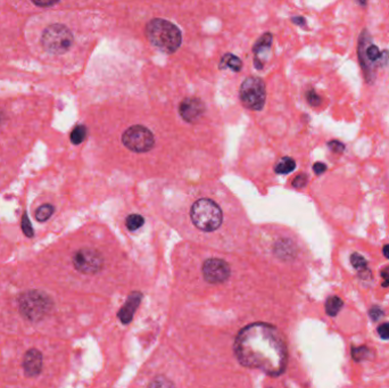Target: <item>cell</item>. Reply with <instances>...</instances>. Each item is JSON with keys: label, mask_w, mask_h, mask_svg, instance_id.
<instances>
[{"label": "cell", "mask_w": 389, "mask_h": 388, "mask_svg": "<svg viewBox=\"0 0 389 388\" xmlns=\"http://www.w3.org/2000/svg\"><path fill=\"white\" fill-rule=\"evenodd\" d=\"M235 354L246 368L262 370L272 377L284 373L288 361L285 338L275 327L256 322L241 329L235 341Z\"/></svg>", "instance_id": "cell-1"}, {"label": "cell", "mask_w": 389, "mask_h": 388, "mask_svg": "<svg viewBox=\"0 0 389 388\" xmlns=\"http://www.w3.org/2000/svg\"><path fill=\"white\" fill-rule=\"evenodd\" d=\"M146 37L158 50L165 53L176 52L182 43V33L172 22L154 19L146 25Z\"/></svg>", "instance_id": "cell-2"}, {"label": "cell", "mask_w": 389, "mask_h": 388, "mask_svg": "<svg viewBox=\"0 0 389 388\" xmlns=\"http://www.w3.org/2000/svg\"><path fill=\"white\" fill-rule=\"evenodd\" d=\"M20 314L30 322H40L53 309L52 298L47 293L31 289L22 293L17 298Z\"/></svg>", "instance_id": "cell-3"}, {"label": "cell", "mask_w": 389, "mask_h": 388, "mask_svg": "<svg viewBox=\"0 0 389 388\" xmlns=\"http://www.w3.org/2000/svg\"><path fill=\"white\" fill-rule=\"evenodd\" d=\"M190 217L196 228L211 233L220 228L223 214L222 209L215 202L208 198H202L192 205Z\"/></svg>", "instance_id": "cell-4"}, {"label": "cell", "mask_w": 389, "mask_h": 388, "mask_svg": "<svg viewBox=\"0 0 389 388\" xmlns=\"http://www.w3.org/2000/svg\"><path fill=\"white\" fill-rule=\"evenodd\" d=\"M74 42L73 33L68 26L51 24L47 26L41 35V46L50 55H63L68 52Z\"/></svg>", "instance_id": "cell-5"}, {"label": "cell", "mask_w": 389, "mask_h": 388, "mask_svg": "<svg viewBox=\"0 0 389 388\" xmlns=\"http://www.w3.org/2000/svg\"><path fill=\"white\" fill-rule=\"evenodd\" d=\"M357 55H359V61L365 81L369 84H372L375 80L377 69L379 68L378 62L381 52L375 44L371 43V35L366 29H363L360 34Z\"/></svg>", "instance_id": "cell-6"}, {"label": "cell", "mask_w": 389, "mask_h": 388, "mask_svg": "<svg viewBox=\"0 0 389 388\" xmlns=\"http://www.w3.org/2000/svg\"><path fill=\"white\" fill-rule=\"evenodd\" d=\"M239 98L246 108L261 110L264 107L266 99L264 81L258 77L246 78L239 88Z\"/></svg>", "instance_id": "cell-7"}, {"label": "cell", "mask_w": 389, "mask_h": 388, "mask_svg": "<svg viewBox=\"0 0 389 388\" xmlns=\"http://www.w3.org/2000/svg\"><path fill=\"white\" fill-rule=\"evenodd\" d=\"M122 142L128 149L136 153H146L153 148L155 138L149 129L144 126H133L122 135Z\"/></svg>", "instance_id": "cell-8"}, {"label": "cell", "mask_w": 389, "mask_h": 388, "mask_svg": "<svg viewBox=\"0 0 389 388\" xmlns=\"http://www.w3.org/2000/svg\"><path fill=\"white\" fill-rule=\"evenodd\" d=\"M74 269L83 274H95L104 265L101 254L92 248H81L74 253L72 257Z\"/></svg>", "instance_id": "cell-9"}, {"label": "cell", "mask_w": 389, "mask_h": 388, "mask_svg": "<svg viewBox=\"0 0 389 388\" xmlns=\"http://www.w3.org/2000/svg\"><path fill=\"white\" fill-rule=\"evenodd\" d=\"M204 279L209 284H221L230 276V266L221 258H208L203 264Z\"/></svg>", "instance_id": "cell-10"}, {"label": "cell", "mask_w": 389, "mask_h": 388, "mask_svg": "<svg viewBox=\"0 0 389 388\" xmlns=\"http://www.w3.org/2000/svg\"><path fill=\"white\" fill-rule=\"evenodd\" d=\"M179 113L188 123L197 122L205 113L204 101L197 97H188L181 101Z\"/></svg>", "instance_id": "cell-11"}, {"label": "cell", "mask_w": 389, "mask_h": 388, "mask_svg": "<svg viewBox=\"0 0 389 388\" xmlns=\"http://www.w3.org/2000/svg\"><path fill=\"white\" fill-rule=\"evenodd\" d=\"M23 371L28 378H37L43 369V355L37 349L26 351L23 358Z\"/></svg>", "instance_id": "cell-12"}, {"label": "cell", "mask_w": 389, "mask_h": 388, "mask_svg": "<svg viewBox=\"0 0 389 388\" xmlns=\"http://www.w3.org/2000/svg\"><path fill=\"white\" fill-rule=\"evenodd\" d=\"M141 297L142 295L139 292H133L130 294V296L128 297V301L125 302L124 306L119 312V318L124 324H128L129 322H131L133 314H135L136 310L140 304Z\"/></svg>", "instance_id": "cell-13"}, {"label": "cell", "mask_w": 389, "mask_h": 388, "mask_svg": "<svg viewBox=\"0 0 389 388\" xmlns=\"http://www.w3.org/2000/svg\"><path fill=\"white\" fill-rule=\"evenodd\" d=\"M274 252L276 255L284 260H288V258H293L296 254V248H295L293 242L290 240H279L274 246Z\"/></svg>", "instance_id": "cell-14"}, {"label": "cell", "mask_w": 389, "mask_h": 388, "mask_svg": "<svg viewBox=\"0 0 389 388\" xmlns=\"http://www.w3.org/2000/svg\"><path fill=\"white\" fill-rule=\"evenodd\" d=\"M243 63L238 57L232 53H226L220 62V69H231L234 72H240Z\"/></svg>", "instance_id": "cell-15"}, {"label": "cell", "mask_w": 389, "mask_h": 388, "mask_svg": "<svg viewBox=\"0 0 389 388\" xmlns=\"http://www.w3.org/2000/svg\"><path fill=\"white\" fill-rule=\"evenodd\" d=\"M295 168H296V163L292 157H283L275 164L274 171L278 175H288L295 170Z\"/></svg>", "instance_id": "cell-16"}, {"label": "cell", "mask_w": 389, "mask_h": 388, "mask_svg": "<svg viewBox=\"0 0 389 388\" xmlns=\"http://www.w3.org/2000/svg\"><path fill=\"white\" fill-rule=\"evenodd\" d=\"M344 302L338 296H330L325 302V312L330 316H336L343 309Z\"/></svg>", "instance_id": "cell-17"}, {"label": "cell", "mask_w": 389, "mask_h": 388, "mask_svg": "<svg viewBox=\"0 0 389 388\" xmlns=\"http://www.w3.org/2000/svg\"><path fill=\"white\" fill-rule=\"evenodd\" d=\"M53 212H55V207H53V205L47 203L41 205V206H39L37 209H35L34 216L39 222H46L51 217Z\"/></svg>", "instance_id": "cell-18"}, {"label": "cell", "mask_w": 389, "mask_h": 388, "mask_svg": "<svg viewBox=\"0 0 389 388\" xmlns=\"http://www.w3.org/2000/svg\"><path fill=\"white\" fill-rule=\"evenodd\" d=\"M271 44H272V34L265 33L257 40L256 43H255V46L253 48V51H254L255 55L258 56L262 51L267 50V49L271 47Z\"/></svg>", "instance_id": "cell-19"}, {"label": "cell", "mask_w": 389, "mask_h": 388, "mask_svg": "<svg viewBox=\"0 0 389 388\" xmlns=\"http://www.w3.org/2000/svg\"><path fill=\"white\" fill-rule=\"evenodd\" d=\"M87 137V128L84 126H77L71 132V141L74 145H80Z\"/></svg>", "instance_id": "cell-20"}, {"label": "cell", "mask_w": 389, "mask_h": 388, "mask_svg": "<svg viewBox=\"0 0 389 388\" xmlns=\"http://www.w3.org/2000/svg\"><path fill=\"white\" fill-rule=\"evenodd\" d=\"M352 265L359 272H368V262L359 253H353L351 255Z\"/></svg>", "instance_id": "cell-21"}, {"label": "cell", "mask_w": 389, "mask_h": 388, "mask_svg": "<svg viewBox=\"0 0 389 388\" xmlns=\"http://www.w3.org/2000/svg\"><path fill=\"white\" fill-rule=\"evenodd\" d=\"M144 224H145V218L141 215H139V214H131V215H129L127 218V227L128 229L131 231L138 230Z\"/></svg>", "instance_id": "cell-22"}, {"label": "cell", "mask_w": 389, "mask_h": 388, "mask_svg": "<svg viewBox=\"0 0 389 388\" xmlns=\"http://www.w3.org/2000/svg\"><path fill=\"white\" fill-rule=\"evenodd\" d=\"M370 354V350L366 346H357L352 347V358L356 362H361V361L365 360Z\"/></svg>", "instance_id": "cell-23"}, {"label": "cell", "mask_w": 389, "mask_h": 388, "mask_svg": "<svg viewBox=\"0 0 389 388\" xmlns=\"http://www.w3.org/2000/svg\"><path fill=\"white\" fill-rule=\"evenodd\" d=\"M22 230H23V234L26 236V237L32 238L34 235V230L33 227L31 225V221L28 216V214L24 213L23 217H22Z\"/></svg>", "instance_id": "cell-24"}, {"label": "cell", "mask_w": 389, "mask_h": 388, "mask_svg": "<svg viewBox=\"0 0 389 388\" xmlns=\"http://www.w3.org/2000/svg\"><path fill=\"white\" fill-rule=\"evenodd\" d=\"M306 99L308 101V104L313 107H316L321 104V97L317 95V93L314 90H308L306 92Z\"/></svg>", "instance_id": "cell-25"}, {"label": "cell", "mask_w": 389, "mask_h": 388, "mask_svg": "<svg viewBox=\"0 0 389 388\" xmlns=\"http://www.w3.org/2000/svg\"><path fill=\"white\" fill-rule=\"evenodd\" d=\"M328 147L330 149H331L334 153H338V154H342L344 150H345V145L343 144V142L338 141V140H331L328 142Z\"/></svg>", "instance_id": "cell-26"}, {"label": "cell", "mask_w": 389, "mask_h": 388, "mask_svg": "<svg viewBox=\"0 0 389 388\" xmlns=\"http://www.w3.org/2000/svg\"><path fill=\"white\" fill-rule=\"evenodd\" d=\"M306 185H307L306 175H299L295 178V180L293 181V186L295 188H304Z\"/></svg>", "instance_id": "cell-27"}, {"label": "cell", "mask_w": 389, "mask_h": 388, "mask_svg": "<svg viewBox=\"0 0 389 388\" xmlns=\"http://www.w3.org/2000/svg\"><path fill=\"white\" fill-rule=\"evenodd\" d=\"M378 334L382 340H389V322L380 324L378 327Z\"/></svg>", "instance_id": "cell-28"}, {"label": "cell", "mask_w": 389, "mask_h": 388, "mask_svg": "<svg viewBox=\"0 0 389 388\" xmlns=\"http://www.w3.org/2000/svg\"><path fill=\"white\" fill-rule=\"evenodd\" d=\"M369 315L373 321H378L383 315V311L381 309H379V307H377V306H373L370 309Z\"/></svg>", "instance_id": "cell-29"}, {"label": "cell", "mask_w": 389, "mask_h": 388, "mask_svg": "<svg viewBox=\"0 0 389 388\" xmlns=\"http://www.w3.org/2000/svg\"><path fill=\"white\" fill-rule=\"evenodd\" d=\"M38 7H49L57 4L60 0H31Z\"/></svg>", "instance_id": "cell-30"}, {"label": "cell", "mask_w": 389, "mask_h": 388, "mask_svg": "<svg viewBox=\"0 0 389 388\" xmlns=\"http://www.w3.org/2000/svg\"><path fill=\"white\" fill-rule=\"evenodd\" d=\"M313 171H314L315 175L320 176V175H322V173H324L325 171H327V165H325L324 163L317 162L313 165Z\"/></svg>", "instance_id": "cell-31"}, {"label": "cell", "mask_w": 389, "mask_h": 388, "mask_svg": "<svg viewBox=\"0 0 389 388\" xmlns=\"http://www.w3.org/2000/svg\"><path fill=\"white\" fill-rule=\"evenodd\" d=\"M380 275H381L383 279L382 287H389V266L383 267L381 272H380Z\"/></svg>", "instance_id": "cell-32"}, {"label": "cell", "mask_w": 389, "mask_h": 388, "mask_svg": "<svg viewBox=\"0 0 389 388\" xmlns=\"http://www.w3.org/2000/svg\"><path fill=\"white\" fill-rule=\"evenodd\" d=\"M388 62H389V51L386 49V50L381 51V55H380L378 65L379 66H386L388 64Z\"/></svg>", "instance_id": "cell-33"}, {"label": "cell", "mask_w": 389, "mask_h": 388, "mask_svg": "<svg viewBox=\"0 0 389 388\" xmlns=\"http://www.w3.org/2000/svg\"><path fill=\"white\" fill-rule=\"evenodd\" d=\"M292 22H293L294 24L299 25V26H305V25H306V20L304 19V17H301V16L293 17V19H292Z\"/></svg>", "instance_id": "cell-34"}, {"label": "cell", "mask_w": 389, "mask_h": 388, "mask_svg": "<svg viewBox=\"0 0 389 388\" xmlns=\"http://www.w3.org/2000/svg\"><path fill=\"white\" fill-rule=\"evenodd\" d=\"M383 255L389 258V245H386V246L383 247Z\"/></svg>", "instance_id": "cell-35"}, {"label": "cell", "mask_w": 389, "mask_h": 388, "mask_svg": "<svg viewBox=\"0 0 389 388\" xmlns=\"http://www.w3.org/2000/svg\"><path fill=\"white\" fill-rule=\"evenodd\" d=\"M366 2H368V0H356V3L359 4L360 6H365L366 5Z\"/></svg>", "instance_id": "cell-36"}, {"label": "cell", "mask_w": 389, "mask_h": 388, "mask_svg": "<svg viewBox=\"0 0 389 388\" xmlns=\"http://www.w3.org/2000/svg\"><path fill=\"white\" fill-rule=\"evenodd\" d=\"M4 120H5V115H4L3 110H0V126L4 123Z\"/></svg>", "instance_id": "cell-37"}]
</instances>
